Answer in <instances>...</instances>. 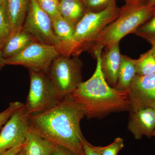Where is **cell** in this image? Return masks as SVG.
<instances>
[{"instance_id": "6da1fadb", "label": "cell", "mask_w": 155, "mask_h": 155, "mask_svg": "<svg viewBox=\"0 0 155 155\" xmlns=\"http://www.w3.org/2000/svg\"><path fill=\"white\" fill-rule=\"evenodd\" d=\"M85 116L81 105L71 95L42 113L28 115L30 128L43 138L79 155H85L80 122Z\"/></svg>"}, {"instance_id": "7a4b0ae2", "label": "cell", "mask_w": 155, "mask_h": 155, "mask_svg": "<svg viewBox=\"0 0 155 155\" xmlns=\"http://www.w3.org/2000/svg\"><path fill=\"white\" fill-rule=\"evenodd\" d=\"M102 52L97 53L94 58L97 60V66L93 75L71 95L82 107L87 119H101L112 113L130 109L128 93L110 86L104 77L101 67Z\"/></svg>"}, {"instance_id": "3957f363", "label": "cell", "mask_w": 155, "mask_h": 155, "mask_svg": "<svg viewBox=\"0 0 155 155\" xmlns=\"http://www.w3.org/2000/svg\"><path fill=\"white\" fill-rule=\"evenodd\" d=\"M122 9L121 14L108 25L98 37L87 52L93 57L96 53L107 49L119 42L124 37L134 31L149 20L155 14V9L147 5H141L134 1Z\"/></svg>"}, {"instance_id": "277c9868", "label": "cell", "mask_w": 155, "mask_h": 155, "mask_svg": "<svg viewBox=\"0 0 155 155\" xmlns=\"http://www.w3.org/2000/svg\"><path fill=\"white\" fill-rule=\"evenodd\" d=\"M121 11L115 1L100 12L87 11L75 25L72 57H78L87 51L102 31L119 17Z\"/></svg>"}, {"instance_id": "5b68a950", "label": "cell", "mask_w": 155, "mask_h": 155, "mask_svg": "<svg viewBox=\"0 0 155 155\" xmlns=\"http://www.w3.org/2000/svg\"><path fill=\"white\" fill-rule=\"evenodd\" d=\"M83 62L78 57L60 55L53 61L48 72L60 99L70 95L82 83Z\"/></svg>"}, {"instance_id": "8992f818", "label": "cell", "mask_w": 155, "mask_h": 155, "mask_svg": "<svg viewBox=\"0 0 155 155\" xmlns=\"http://www.w3.org/2000/svg\"><path fill=\"white\" fill-rule=\"evenodd\" d=\"M30 87L24 108L28 115L42 113L58 104L61 99L48 73L29 72Z\"/></svg>"}, {"instance_id": "52a82bcc", "label": "cell", "mask_w": 155, "mask_h": 155, "mask_svg": "<svg viewBox=\"0 0 155 155\" xmlns=\"http://www.w3.org/2000/svg\"><path fill=\"white\" fill-rule=\"evenodd\" d=\"M60 55L55 46L35 41L22 52L6 59V64L22 66L29 72L48 73L53 61Z\"/></svg>"}, {"instance_id": "ba28073f", "label": "cell", "mask_w": 155, "mask_h": 155, "mask_svg": "<svg viewBox=\"0 0 155 155\" xmlns=\"http://www.w3.org/2000/svg\"><path fill=\"white\" fill-rule=\"evenodd\" d=\"M22 28L37 41L55 46L60 44L53 30L51 18L41 8L37 0H29V8Z\"/></svg>"}, {"instance_id": "9c48e42d", "label": "cell", "mask_w": 155, "mask_h": 155, "mask_svg": "<svg viewBox=\"0 0 155 155\" xmlns=\"http://www.w3.org/2000/svg\"><path fill=\"white\" fill-rule=\"evenodd\" d=\"M30 128L24 105L13 114L0 131V153L24 144Z\"/></svg>"}, {"instance_id": "30bf717a", "label": "cell", "mask_w": 155, "mask_h": 155, "mask_svg": "<svg viewBox=\"0 0 155 155\" xmlns=\"http://www.w3.org/2000/svg\"><path fill=\"white\" fill-rule=\"evenodd\" d=\"M129 111L155 106V73L145 76L137 75L128 92Z\"/></svg>"}, {"instance_id": "8fae6325", "label": "cell", "mask_w": 155, "mask_h": 155, "mask_svg": "<svg viewBox=\"0 0 155 155\" xmlns=\"http://www.w3.org/2000/svg\"><path fill=\"white\" fill-rule=\"evenodd\" d=\"M155 126L154 108L147 107L129 111L127 129L135 139L139 140L145 136L153 137Z\"/></svg>"}, {"instance_id": "7c38bea8", "label": "cell", "mask_w": 155, "mask_h": 155, "mask_svg": "<svg viewBox=\"0 0 155 155\" xmlns=\"http://www.w3.org/2000/svg\"><path fill=\"white\" fill-rule=\"evenodd\" d=\"M121 56L119 42L111 46L101 54V67L103 75L108 84L114 88L118 81Z\"/></svg>"}, {"instance_id": "4fadbf2b", "label": "cell", "mask_w": 155, "mask_h": 155, "mask_svg": "<svg viewBox=\"0 0 155 155\" xmlns=\"http://www.w3.org/2000/svg\"><path fill=\"white\" fill-rule=\"evenodd\" d=\"M53 30L60 44L61 55L71 57L74 46L75 25L61 15L52 19Z\"/></svg>"}, {"instance_id": "5bb4252c", "label": "cell", "mask_w": 155, "mask_h": 155, "mask_svg": "<svg viewBox=\"0 0 155 155\" xmlns=\"http://www.w3.org/2000/svg\"><path fill=\"white\" fill-rule=\"evenodd\" d=\"M37 41L33 36L21 28L11 35L2 50L6 59L18 54Z\"/></svg>"}, {"instance_id": "9a60e30c", "label": "cell", "mask_w": 155, "mask_h": 155, "mask_svg": "<svg viewBox=\"0 0 155 155\" xmlns=\"http://www.w3.org/2000/svg\"><path fill=\"white\" fill-rule=\"evenodd\" d=\"M29 6V0H6V10L12 34L23 27Z\"/></svg>"}, {"instance_id": "2e32d148", "label": "cell", "mask_w": 155, "mask_h": 155, "mask_svg": "<svg viewBox=\"0 0 155 155\" xmlns=\"http://www.w3.org/2000/svg\"><path fill=\"white\" fill-rule=\"evenodd\" d=\"M55 145L43 138L29 128L23 144L25 155H52Z\"/></svg>"}, {"instance_id": "e0dca14e", "label": "cell", "mask_w": 155, "mask_h": 155, "mask_svg": "<svg viewBox=\"0 0 155 155\" xmlns=\"http://www.w3.org/2000/svg\"><path fill=\"white\" fill-rule=\"evenodd\" d=\"M136 75L135 60L122 55L118 81L114 88L119 91L128 93L130 85Z\"/></svg>"}, {"instance_id": "ac0fdd59", "label": "cell", "mask_w": 155, "mask_h": 155, "mask_svg": "<svg viewBox=\"0 0 155 155\" xmlns=\"http://www.w3.org/2000/svg\"><path fill=\"white\" fill-rule=\"evenodd\" d=\"M59 8L61 16L75 26L87 12L82 0H60Z\"/></svg>"}, {"instance_id": "d6986e66", "label": "cell", "mask_w": 155, "mask_h": 155, "mask_svg": "<svg viewBox=\"0 0 155 155\" xmlns=\"http://www.w3.org/2000/svg\"><path fill=\"white\" fill-rule=\"evenodd\" d=\"M136 71L138 76H145L155 73V60L150 50L142 54L135 60Z\"/></svg>"}, {"instance_id": "ffe728a7", "label": "cell", "mask_w": 155, "mask_h": 155, "mask_svg": "<svg viewBox=\"0 0 155 155\" xmlns=\"http://www.w3.org/2000/svg\"><path fill=\"white\" fill-rule=\"evenodd\" d=\"M12 34V28L6 10V0H4L0 4V51Z\"/></svg>"}, {"instance_id": "44dd1931", "label": "cell", "mask_w": 155, "mask_h": 155, "mask_svg": "<svg viewBox=\"0 0 155 155\" xmlns=\"http://www.w3.org/2000/svg\"><path fill=\"white\" fill-rule=\"evenodd\" d=\"M134 33L146 40L150 44L155 42V14Z\"/></svg>"}, {"instance_id": "7402d4cb", "label": "cell", "mask_w": 155, "mask_h": 155, "mask_svg": "<svg viewBox=\"0 0 155 155\" xmlns=\"http://www.w3.org/2000/svg\"><path fill=\"white\" fill-rule=\"evenodd\" d=\"M41 8L51 19L60 16V0H37Z\"/></svg>"}, {"instance_id": "603a6c76", "label": "cell", "mask_w": 155, "mask_h": 155, "mask_svg": "<svg viewBox=\"0 0 155 155\" xmlns=\"http://www.w3.org/2000/svg\"><path fill=\"white\" fill-rule=\"evenodd\" d=\"M124 140L121 137H117L111 144L106 147H97L100 155H117L124 147Z\"/></svg>"}, {"instance_id": "cb8c5ba5", "label": "cell", "mask_w": 155, "mask_h": 155, "mask_svg": "<svg viewBox=\"0 0 155 155\" xmlns=\"http://www.w3.org/2000/svg\"><path fill=\"white\" fill-rule=\"evenodd\" d=\"M115 0H82L86 11L98 12L107 8Z\"/></svg>"}, {"instance_id": "d4e9b609", "label": "cell", "mask_w": 155, "mask_h": 155, "mask_svg": "<svg viewBox=\"0 0 155 155\" xmlns=\"http://www.w3.org/2000/svg\"><path fill=\"white\" fill-rule=\"evenodd\" d=\"M23 105V104L19 101L10 103L8 107L0 113V127L4 126L14 112Z\"/></svg>"}, {"instance_id": "484cf974", "label": "cell", "mask_w": 155, "mask_h": 155, "mask_svg": "<svg viewBox=\"0 0 155 155\" xmlns=\"http://www.w3.org/2000/svg\"><path fill=\"white\" fill-rule=\"evenodd\" d=\"M84 150L85 155H100L97 147L91 144L84 138L83 141Z\"/></svg>"}, {"instance_id": "4316f807", "label": "cell", "mask_w": 155, "mask_h": 155, "mask_svg": "<svg viewBox=\"0 0 155 155\" xmlns=\"http://www.w3.org/2000/svg\"><path fill=\"white\" fill-rule=\"evenodd\" d=\"M52 155H79L66 148L55 145Z\"/></svg>"}, {"instance_id": "83f0119b", "label": "cell", "mask_w": 155, "mask_h": 155, "mask_svg": "<svg viewBox=\"0 0 155 155\" xmlns=\"http://www.w3.org/2000/svg\"><path fill=\"white\" fill-rule=\"evenodd\" d=\"M23 144L17 146L0 153V155H16L23 149Z\"/></svg>"}, {"instance_id": "f1b7e54d", "label": "cell", "mask_w": 155, "mask_h": 155, "mask_svg": "<svg viewBox=\"0 0 155 155\" xmlns=\"http://www.w3.org/2000/svg\"><path fill=\"white\" fill-rule=\"evenodd\" d=\"M6 65V59L3 56L2 51H0V71Z\"/></svg>"}, {"instance_id": "f546056e", "label": "cell", "mask_w": 155, "mask_h": 155, "mask_svg": "<svg viewBox=\"0 0 155 155\" xmlns=\"http://www.w3.org/2000/svg\"><path fill=\"white\" fill-rule=\"evenodd\" d=\"M147 5L155 9V0H148Z\"/></svg>"}, {"instance_id": "4dcf8cb0", "label": "cell", "mask_w": 155, "mask_h": 155, "mask_svg": "<svg viewBox=\"0 0 155 155\" xmlns=\"http://www.w3.org/2000/svg\"><path fill=\"white\" fill-rule=\"evenodd\" d=\"M150 44L152 45V48H151L150 51L152 53L153 56L155 60V42L151 43Z\"/></svg>"}, {"instance_id": "1f68e13d", "label": "cell", "mask_w": 155, "mask_h": 155, "mask_svg": "<svg viewBox=\"0 0 155 155\" xmlns=\"http://www.w3.org/2000/svg\"><path fill=\"white\" fill-rule=\"evenodd\" d=\"M16 155H25V154H24V152H23V149Z\"/></svg>"}, {"instance_id": "d6a6232c", "label": "cell", "mask_w": 155, "mask_h": 155, "mask_svg": "<svg viewBox=\"0 0 155 155\" xmlns=\"http://www.w3.org/2000/svg\"><path fill=\"white\" fill-rule=\"evenodd\" d=\"M154 108V110L155 114V106ZM153 137H155V126L153 132Z\"/></svg>"}, {"instance_id": "836d02e7", "label": "cell", "mask_w": 155, "mask_h": 155, "mask_svg": "<svg viewBox=\"0 0 155 155\" xmlns=\"http://www.w3.org/2000/svg\"><path fill=\"white\" fill-rule=\"evenodd\" d=\"M4 1V0H0V4H1V3L3 1Z\"/></svg>"}, {"instance_id": "e575fe53", "label": "cell", "mask_w": 155, "mask_h": 155, "mask_svg": "<svg viewBox=\"0 0 155 155\" xmlns=\"http://www.w3.org/2000/svg\"><path fill=\"white\" fill-rule=\"evenodd\" d=\"M2 127H3V126H2ZM2 127H0V131H1V130H2Z\"/></svg>"}, {"instance_id": "d590c367", "label": "cell", "mask_w": 155, "mask_h": 155, "mask_svg": "<svg viewBox=\"0 0 155 155\" xmlns=\"http://www.w3.org/2000/svg\"><path fill=\"white\" fill-rule=\"evenodd\" d=\"M128 1H129V2H131V1H132V0H128Z\"/></svg>"}]
</instances>
